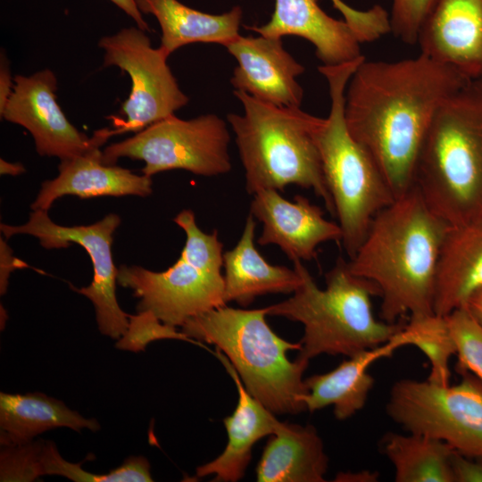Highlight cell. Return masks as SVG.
<instances>
[{
    "label": "cell",
    "mask_w": 482,
    "mask_h": 482,
    "mask_svg": "<svg viewBox=\"0 0 482 482\" xmlns=\"http://www.w3.org/2000/svg\"><path fill=\"white\" fill-rule=\"evenodd\" d=\"M470 80L420 54L361 62L345 96L351 136L374 161L395 197L414 187L419 154L444 101Z\"/></svg>",
    "instance_id": "cell-1"
},
{
    "label": "cell",
    "mask_w": 482,
    "mask_h": 482,
    "mask_svg": "<svg viewBox=\"0 0 482 482\" xmlns=\"http://www.w3.org/2000/svg\"><path fill=\"white\" fill-rule=\"evenodd\" d=\"M450 228L415 186L373 218L348 267L378 288L382 320L435 313L436 266Z\"/></svg>",
    "instance_id": "cell-2"
},
{
    "label": "cell",
    "mask_w": 482,
    "mask_h": 482,
    "mask_svg": "<svg viewBox=\"0 0 482 482\" xmlns=\"http://www.w3.org/2000/svg\"><path fill=\"white\" fill-rule=\"evenodd\" d=\"M414 186L451 227L482 224V80H470L436 112Z\"/></svg>",
    "instance_id": "cell-3"
},
{
    "label": "cell",
    "mask_w": 482,
    "mask_h": 482,
    "mask_svg": "<svg viewBox=\"0 0 482 482\" xmlns=\"http://www.w3.org/2000/svg\"><path fill=\"white\" fill-rule=\"evenodd\" d=\"M234 95L244 112L229 113L227 120L245 170L246 192H284L290 185L312 189L336 217L317 143L323 118L300 107L270 104L243 91L234 90Z\"/></svg>",
    "instance_id": "cell-4"
},
{
    "label": "cell",
    "mask_w": 482,
    "mask_h": 482,
    "mask_svg": "<svg viewBox=\"0 0 482 482\" xmlns=\"http://www.w3.org/2000/svg\"><path fill=\"white\" fill-rule=\"evenodd\" d=\"M302 282L292 296L267 306L268 315L284 317L303 326L298 358L327 353L347 357L384 345L403 324L378 320L372 297L380 295L370 280L353 274L339 257L320 288L302 261H294Z\"/></svg>",
    "instance_id": "cell-5"
},
{
    "label": "cell",
    "mask_w": 482,
    "mask_h": 482,
    "mask_svg": "<svg viewBox=\"0 0 482 482\" xmlns=\"http://www.w3.org/2000/svg\"><path fill=\"white\" fill-rule=\"evenodd\" d=\"M267 308L227 305L188 319L181 331L199 343L214 345L229 359L246 390L274 414L306 410L303 374L309 361L288 360V351L302 348L278 336L266 321Z\"/></svg>",
    "instance_id": "cell-6"
},
{
    "label": "cell",
    "mask_w": 482,
    "mask_h": 482,
    "mask_svg": "<svg viewBox=\"0 0 482 482\" xmlns=\"http://www.w3.org/2000/svg\"><path fill=\"white\" fill-rule=\"evenodd\" d=\"M365 59L321 65L330 96V111L317 135L324 178L342 231L344 249L352 259L373 218L395 195L367 151L351 136L345 120V96L350 78Z\"/></svg>",
    "instance_id": "cell-7"
},
{
    "label": "cell",
    "mask_w": 482,
    "mask_h": 482,
    "mask_svg": "<svg viewBox=\"0 0 482 482\" xmlns=\"http://www.w3.org/2000/svg\"><path fill=\"white\" fill-rule=\"evenodd\" d=\"M173 221L186 234L179 259L162 271L120 265L117 284L139 299L137 312L151 311L161 321L181 327L188 319L227 305L224 300L223 245L216 229L204 232L192 210Z\"/></svg>",
    "instance_id": "cell-8"
},
{
    "label": "cell",
    "mask_w": 482,
    "mask_h": 482,
    "mask_svg": "<svg viewBox=\"0 0 482 482\" xmlns=\"http://www.w3.org/2000/svg\"><path fill=\"white\" fill-rule=\"evenodd\" d=\"M454 385L402 378L391 387L387 416L405 432L440 439L454 451L482 457V382L459 373Z\"/></svg>",
    "instance_id": "cell-9"
},
{
    "label": "cell",
    "mask_w": 482,
    "mask_h": 482,
    "mask_svg": "<svg viewBox=\"0 0 482 482\" xmlns=\"http://www.w3.org/2000/svg\"><path fill=\"white\" fill-rule=\"evenodd\" d=\"M229 142L226 122L216 114L189 120L174 114L106 146L102 159L106 164L124 157L142 161L141 172L150 177L172 170L213 177L231 170Z\"/></svg>",
    "instance_id": "cell-10"
},
{
    "label": "cell",
    "mask_w": 482,
    "mask_h": 482,
    "mask_svg": "<svg viewBox=\"0 0 482 482\" xmlns=\"http://www.w3.org/2000/svg\"><path fill=\"white\" fill-rule=\"evenodd\" d=\"M103 67H118L131 80L130 93L122 103L123 120L110 129L111 136L137 133L187 105L189 98L180 89L159 46L153 47L146 31L137 26L123 28L100 38Z\"/></svg>",
    "instance_id": "cell-11"
},
{
    "label": "cell",
    "mask_w": 482,
    "mask_h": 482,
    "mask_svg": "<svg viewBox=\"0 0 482 482\" xmlns=\"http://www.w3.org/2000/svg\"><path fill=\"white\" fill-rule=\"evenodd\" d=\"M120 224V216L112 212L89 225L67 227L54 222L47 211L34 210L26 223H1L0 229L6 239L15 235L33 236L46 249L67 248L71 243L81 245L91 259L93 279L87 287L79 288L71 285V288L92 302L100 332L119 339L129 322V314L120 307L116 297L118 268L114 265L112 245Z\"/></svg>",
    "instance_id": "cell-12"
},
{
    "label": "cell",
    "mask_w": 482,
    "mask_h": 482,
    "mask_svg": "<svg viewBox=\"0 0 482 482\" xmlns=\"http://www.w3.org/2000/svg\"><path fill=\"white\" fill-rule=\"evenodd\" d=\"M57 79L50 69L14 77V88L2 119L20 125L32 136L37 154L60 161L100 148L112 136L110 129L88 137L70 122L56 98Z\"/></svg>",
    "instance_id": "cell-13"
},
{
    "label": "cell",
    "mask_w": 482,
    "mask_h": 482,
    "mask_svg": "<svg viewBox=\"0 0 482 482\" xmlns=\"http://www.w3.org/2000/svg\"><path fill=\"white\" fill-rule=\"evenodd\" d=\"M253 195L250 213L262 224L260 245H276L294 262L312 260L323 243L341 242L338 223L327 220L321 208L307 197L296 195L288 201L274 189Z\"/></svg>",
    "instance_id": "cell-14"
},
{
    "label": "cell",
    "mask_w": 482,
    "mask_h": 482,
    "mask_svg": "<svg viewBox=\"0 0 482 482\" xmlns=\"http://www.w3.org/2000/svg\"><path fill=\"white\" fill-rule=\"evenodd\" d=\"M417 44L421 54L482 80V0H434Z\"/></svg>",
    "instance_id": "cell-15"
},
{
    "label": "cell",
    "mask_w": 482,
    "mask_h": 482,
    "mask_svg": "<svg viewBox=\"0 0 482 482\" xmlns=\"http://www.w3.org/2000/svg\"><path fill=\"white\" fill-rule=\"evenodd\" d=\"M282 38L239 35L225 47L237 60L230 83L262 102L300 107L303 87L296 78L304 71L284 47Z\"/></svg>",
    "instance_id": "cell-16"
},
{
    "label": "cell",
    "mask_w": 482,
    "mask_h": 482,
    "mask_svg": "<svg viewBox=\"0 0 482 482\" xmlns=\"http://www.w3.org/2000/svg\"><path fill=\"white\" fill-rule=\"evenodd\" d=\"M58 171L54 179L41 184L30 205L32 211L48 212L57 199L67 195L81 199L106 195L145 197L153 192L152 177L136 174L116 164L104 163L100 148L61 161Z\"/></svg>",
    "instance_id": "cell-17"
},
{
    "label": "cell",
    "mask_w": 482,
    "mask_h": 482,
    "mask_svg": "<svg viewBox=\"0 0 482 482\" xmlns=\"http://www.w3.org/2000/svg\"><path fill=\"white\" fill-rule=\"evenodd\" d=\"M248 29L268 37H303L313 45L323 65H338L362 55V43L352 27L328 15L318 0H275L270 20Z\"/></svg>",
    "instance_id": "cell-18"
},
{
    "label": "cell",
    "mask_w": 482,
    "mask_h": 482,
    "mask_svg": "<svg viewBox=\"0 0 482 482\" xmlns=\"http://www.w3.org/2000/svg\"><path fill=\"white\" fill-rule=\"evenodd\" d=\"M215 355L234 380L238 400L234 412L223 420L228 433L224 451L212 461L197 467L196 477L214 475L213 481L236 482L244 477L253 446L261 438L272 435L279 420L246 390L225 354L216 349Z\"/></svg>",
    "instance_id": "cell-19"
},
{
    "label": "cell",
    "mask_w": 482,
    "mask_h": 482,
    "mask_svg": "<svg viewBox=\"0 0 482 482\" xmlns=\"http://www.w3.org/2000/svg\"><path fill=\"white\" fill-rule=\"evenodd\" d=\"M256 220L249 213L237 244L223 253L224 300L247 306L267 294L294 293L302 278L294 267L272 265L255 247Z\"/></svg>",
    "instance_id": "cell-20"
},
{
    "label": "cell",
    "mask_w": 482,
    "mask_h": 482,
    "mask_svg": "<svg viewBox=\"0 0 482 482\" xmlns=\"http://www.w3.org/2000/svg\"><path fill=\"white\" fill-rule=\"evenodd\" d=\"M403 346L395 333L384 345L350 356L327 373L308 378L303 398L306 410L312 412L332 405L337 420L352 417L365 406L374 386V378L368 372L370 365Z\"/></svg>",
    "instance_id": "cell-21"
},
{
    "label": "cell",
    "mask_w": 482,
    "mask_h": 482,
    "mask_svg": "<svg viewBox=\"0 0 482 482\" xmlns=\"http://www.w3.org/2000/svg\"><path fill=\"white\" fill-rule=\"evenodd\" d=\"M481 288L482 224L451 227L436 266L434 312L447 316Z\"/></svg>",
    "instance_id": "cell-22"
},
{
    "label": "cell",
    "mask_w": 482,
    "mask_h": 482,
    "mask_svg": "<svg viewBox=\"0 0 482 482\" xmlns=\"http://www.w3.org/2000/svg\"><path fill=\"white\" fill-rule=\"evenodd\" d=\"M328 458L312 425L279 421L256 467L259 482H323Z\"/></svg>",
    "instance_id": "cell-23"
},
{
    "label": "cell",
    "mask_w": 482,
    "mask_h": 482,
    "mask_svg": "<svg viewBox=\"0 0 482 482\" xmlns=\"http://www.w3.org/2000/svg\"><path fill=\"white\" fill-rule=\"evenodd\" d=\"M142 13L154 15L161 28L160 47L170 56L193 43H215L226 46L239 34L242 9L235 6L222 14H210L187 6L179 0H137Z\"/></svg>",
    "instance_id": "cell-24"
},
{
    "label": "cell",
    "mask_w": 482,
    "mask_h": 482,
    "mask_svg": "<svg viewBox=\"0 0 482 482\" xmlns=\"http://www.w3.org/2000/svg\"><path fill=\"white\" fill-rule=\"evenodd\" d=\"M75 431L100 428L95 419H86L62 401L41 393L0 394V444L2 446L29 443L56 428Z\"/></svg>",
    "instance_id": "cell-25"
},
{
    "label": "cell",
    "mask_w": 482,
    "mask_h": 482,
    "mask_svg": "<svg viewBox=\"0 0 482 482\" xmlns=\"http://www.w3.org/2000/svg\"><path fill=\"white\" fill-rule=\"evenodd\" d=\"M380 446L394 467L396 482H454V450L440 439L410 432H389L382 437Z\"/></svg>",
    "instance_id": "cell-26"
},
{
    "label": "cell",
    "mask_w": 482,
    "mask_h": 482,
    "mask_svg": "<svg viewBox=\"0 0 482 482\" xmlns=\"http://www.w3.org/2000/svg\"><path fill=\"white\" fill-rule=\"evenodd\" d=\"M396 336L403 345H413L421 351L430 364L428 380L450 384L449 363L456 348L445 316L436 313L410 316Z\"/></svg>",
    "instance_id": "cell-27"
},
{
    "label": "cell",
    "mask_w": 482,
    "mask_h": 482,
    "mask_svg": "<svg viewBox=\"0 0 482 482\" xmlns=\"http://www.w3.org/2000/svg\"><path fill=\"white\" fill-rule=\"evenodd\" d=\"M41 469L43 475H60L76 482H151L150 465L143 456H132L124 463L105 474H96L84 470L79 463L65 461L55 445L45 441Z\"/></svg>",
    "instance_id": "cell-28"
},
{
    "label": "cell",
    "mask_w": 482,
    "mask_h": 482,
    "mask_svg": "<svg viewBox=\"0 0 482 482\" xmlns=\"http://www.w3.org/2000/svg\"><path fill=\"white\" fill-rule=\"evenodd\" d=\"M445 317L458 356L457 372H470L482 382V327L464 307Z\"/></svg>",
    "instance_id": "cell-29"
},
{
    "label": "cell",
    "mask_w": 482,
    "mask_h": 482,
    "mask_svg": "<svg viewBox=\"0 0 482 482\" xmlns=\"http://www.w3.org/2000/svg\"><path fill=\"white\" fill-rule=\"evenodd\" d=\"M127 330L118 339L116 348L130 352L145 351V347L154 341L160 339H179L197 344L176 327L163 323L151 311H140L136 315H129Z\"/></svg>",
    "instance_id": "cell-30"
},
{
    "label": "cell",
    "mask_w": 482,
    "mask_h": 482,
    "mask_svg": "<svg viewBox=\"0 0 482 482\" xmlns=\"http://www.w3.org/2000/svg\"><path fill=\"white\" fill-rule=\"evenodd\" d=\"M44 440L4 446L0 454L1 481H33L42 476Z\"/></svg>",
    "instance_id": "cell-31"
},
{
    "label": "cell",
    "mask_w": 482,
    "mask_h": 482,
    "mask_svg": "<svg viewBox=\"0 0 482 482\" xmlns=\"http://www.w3.org/2000/svg\"><path fill=\"white\" fill-rule=\"evenodd\" d=\"M434 0H391L390 32L403 42L417 44L420 28Z\"/></svg>",
    "instance_id": "cell-32"
},
{
    "label": "cell",
    "mask_w": 482,
    "mask_h": 482,
    "mask_svg": "<svg viewBox=\"0 0 482 482\" xmlns=\"http://www.w3.org/2000/svg\"><path fill=\"white\" fill-rule=\"evenodd\" d=\"M454 482H482V457H470L456 451L452 456Z\"/></svg>",
    "instance_id": "cell-33"
},
{
    "label": "cell",
    "mask_w": 482,
    "mask_h": 482,
    "mask_svg": "<svg viewBox=\"0 0 482 482\" xmlns=\"http://www.w3.org/2000/svg\"><path fill=\"white\" fill-rule=\"evenodd\" d=\"M26 266V263L16 258L11 247L2 237L0 239V292L5 294L11 273Z\"/></svg>",
    "instance_id": "cell-34"
},
{
    "label": "cell",
    "mask_w": 482,
    "mask_h": 482,
    "mask_svg": "<svg viewBox=\"0 0 482 482\" xmlns=\"http://www.w3.org/2000/svg\"><path fill=\"white\" fill-rule=\"evenodd\" d=\"M335 8L343 15L345 21L353 29L362 30L370 22L371 15L369 10L361 11L351 7L342 0H331Z\"/></svg>",
    "instance_id": "cell-35"
},
{
    "label": "cell",
    "mask_w": 482,
    "mask_h": 482,
    "mask_svg": "<svg viewBox=\"0 0 482 482\" xmlns=\"http://www.w3.org/2000/svg\"><path fill=\"white\" fill-rule=\"evenodd\" d=\"M14 88L10 65L4 54H1L0 61V113L4 111Z\"/></svg>",
    "instance_id": "cell-36"
},
{
    "label": "cell",
    "mask_w": 482,
    "mask_h": 482,
    "mask_svg": "<svg viewBox=\"0 0 482 482\" xmlns=\"http://www.w3.org/2000/svg\"><path fill=\"white\" fill-rule=\"evenodd\" d=\"M125 12L139 29L149 31V26L137 7V0H109Z\"/></svg>",
    "instance_id": "cell-37"
},
{
    "label": "cell",
    "mask_w": 482,
    "mask_h": 482,
    "mask_svg": "<svg viewBox=\"0 0 482 482\" xmlns=\"http://www.w3.org/2000/svg\"><path fill=\"white\" fill-rule=\"evenodd\" d=\"M379 479V473L376 470H360L356 472H339L336 477V481L348 482H377Z\"/></svg>",
    "instance_id": "cell-38"
},
{
    "label": "cell",
    "mask_w": 482,
    "mask_h": 482,
    "mask_svg": "<svg viewBox=\"0 0 482 482\" xmlns=\"http://www.w3.org/2000/svg\"><path fill=\"white\" fill-rule=\"evenodd\" d=\"M463 307L482 327V288L474 293Z\"/></svg>",
    "instance_id": "cell-39"
},
{
    "label": "cell",
    "mask_w": 482,
    "mask_h": 482,
    "mask_svg": "<svg viewBox=\"0 0 482 482\" xmlns=\"http://www.w3.org/2000/svg\"><path fill=\"white\" fill-rule=\"evenodd\" d=\"M25 171V167L21 162H10L0 159L1 175L17 176Z\"/></svg>",
    "instance_id": "cell-40"
}]
</instances>
